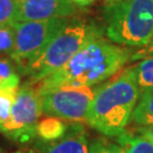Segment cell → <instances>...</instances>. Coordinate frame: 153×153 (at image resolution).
I'll return each mask as SVG.
<instances>
[{"label": "cell", "mask_w": 153, "mask_h": 153, "mask_svg": "<svg viewBox=\"0 0 153 153\" xmlns=\"http://www.w3.org/2000/svg\"><path fill=\"white\" fill-rule=\"evenodd\" d=\"M131 49L116 44L103 35L92 39L64 67L55 71L38 88L92 86L116 75L131 60Z\"/></svg>", "instance_id": "cell-1"}, {"label": "cell", "mask_w": 153, "mask_h": 153, "mask_svg": "<svg viewBox=\"0 0 153 153\" xmlns=\"http://www.w3.org/2000/svg\"><path fill=\"white\" fill-rule=\"evenodd\" d=\"M133 66L126 67L94 90L85 123L108 137H118L131 123L140 99Z\"/></svg>", "instance_id": "cell-2"}, {"label": "cell", "mask_w": 153, "mask_h": 153, "mask_svg": "<svg viewBox=\"0 0 153 153\" xmlns=\"http://www.w3.org/2000/svg\"><path fill=\"white\" fill-rule=\"evenodd\" d=\"M108 40L123 47L144 48L153 36V0L111 1L103 10Z\"/></svg>", "instance_id": "cell-3"}, {"label": "cell", "mask_w": 153, "mask_h": 153, "mask_svg": "<svg viewBox=\"0 0 153 153\" xmlns=\"http://www.w3.org/2000/svg\"><path fill=\"white\" fill-rule=\"evenodd\" d=\"M103 35V30L95 23L84 19H71L65 30L60 32L23 73L27 76L26 85H34L71 60L84 44L92 39Z\"/></svg>", "instance_id": "cell-4"}, {"label": "cell", "mask_w": 153, "mask_h": 153, "mask_svg": "<svg viewBox=\"0 0 153 153\" xmlns=\"http://www.w3.org/2000/svg\"><path fill=\"white\" fill-rule=\"evenodd\" d=\"M71 18L15 23V42L10 53L18 71L25 69L43 52L56 36L69 24Z\"/></svg>", "instance_id": "cell-5"}, {"label": "cell", "mask_w": 153, "mask_h": 153, "mask_svg": "<svg viewBox=\"0 0 153 153\" xmlns=\"http://www.w3.org/2000/svg\"><path fill=\"white\" fill-rule=\"evenodd\" d=\"M35 90L41 101L42 112L71 123H85L90 105L94 98L91 86H55Z\"/></svg>", "instance_id": "cell-6"}, {"label": "cell", "mask_w": 153, "mask_h": 153, "mask_svg": "<svg viewBox=\"0 0 153 153\" xmlns=\"http://www.w3.org/2000/svg\"><path fill=\"white\" fill-rule=\"evenodd\" d=\"M42 114L35 88L24 84L17 91L9 120L0 128V131L14 142H31L36 137V125Z\"/></svg>", "instance_id": "cell-7"}, {"label": "cell", "mask_w": 153, "mask_h": 153, "mask_svg": "<svg viewBox=\"0 0 153 153\" xmlns=\"http://www.w3.org/2000/svg\"><path fill=\"white\" fill-rule=\"evenodd\" d=\"M14 23L38 22L55 18H71L75 14L71 0H15Z\"/></svg>", "instance_id": "cell-8"}, {"label": "cell", "mask_w": 153, "mask_h": 153, "mask_svg": "<svg viewBox=\"0 0 153 153\" xmlns=\"http://www.w3.org/2000/svg\"><path fill=\"white\" fill-rule=\"evenodd\" d=\"M88 135L81 123H71L65 136L53 142H42L39 140L36 150L39 153H90Z\"/></svg>", "instance_id": "cell-9"}, {"label": "cell", "mask_w": 153, "mask_h": 153, "mask_svg": "<svg viewBox=\"0 0 153 153\" xmlns=\"http://www.w3.org/2000/svg\"><path fill=\"white\" fill-rule=\"evenodd\" d=\"M68 125L69 124H66L60 118L48 116L42 120H39L36 125V137L42 142L57 141L65 136Z\"/></svg>", "instance_id": "cell-10"}, {"label": "cell", "mask_w": 153, "mask_h": 153, "mask_svg": "<svg viewBox=\"0 0 153 153\" xmlns=\"http://www.w3.org/2000/svg\"><path fill=\"white\" fill-rule=\"evenodd\" d=\"M136 127L153 125V91L142 93L131 118Z\"/></svg>", "instance_id": "cell-11"}, {"label": "cell", "mask_w": 153, "mask_h": 153, "mask_svg": "<svg viewBox=\"0 0 153 153\" xmlns=\"http://www.w3.org/2000/svg\"><path fill=\"white\" fill-rule=\"evenodd\" d=\"M117 138L125 153H153V143L137 133L126 131Z\"/></svg>", "instance_id": "cell-12"}, {"label": "cell", "mask_w": 153, "mask_h": 153, "mask_svg": "<svg viewBox=\"0 0 153 153\" xmlns=\"http://www.w3.org/2000/svg\"><path fill=\"white\" fill-rule=\"evenodd\" d=\"M140 93L153 91V56L143 58L133 66Z\"/></svg>", "instance_id": "cell-13"}, {"label": "cell", "mask_w": 153, "mask_h": 153, "mask_svg": "<svg viewBox=\"0 0 153 153\" xmlns=\"http://www.w3.org/2000/svg\"><path fill=\"white\" fill-rule=\"evenodd\" d=\"M17 66L10 60L0 58V90H18L21 75Z\"/></svg>", "instance_id": "cell-14"}, {"label": "cell", "mask_w": 153, "mask_h": 153, "mask_svg": "<svg viewBox=\"0 0 153 153\" xmlns=\"http://www.w3.org/2000/svg\"><path fill=\"white\" fill-rule=\"evenodd\" d=\"M17 91L16 90H0V128L10 118L11 108L15 102Z\"/></svg>", "instance_id": "cell-15"}, {"label": "cell", "mask_w": 153, "mask_h": 153, "mask_svg": "<svg viewBox=\"0 0 153 153\" xmlns=\"http://www.w3.org/2000/svg\"><path fill=\"white\" fill-rule=\"evenodd\" d=\"M15 42V23L0 25V56L10 55Z\"/></svg>", "instance_id": "cell-16"}, {"label": "cell", "mask_w": 153, "mask_h": 153, "mask_svg": "<svg viewBox=\"0 0 153 153\" xmlns=\"http://www.w3.org/2000/svg\"><path fill=\"white\" fill-rule=\"evenodd\" d=\"M90 153H125V150L120 144L105 138H98L91 142Z\"/></svg>", "instance_id": "cell-17"}, {"label": "cell", "mask_w": 153, "mask_h": 153, "mask_svg": "<svg viewBox=\"0 0 153 153\" xmlns=\"http://www.w3.org/2000/svg\"><path fill=\"white\" fill-rule=\"evenodd\" d=\"M16 15L15 0H0V25L14 23Z\"/></svg>", "instance_id": "cell-18"}, {"label": "cell", "mask_w": 153, "mask_h": 153, "mask_svg": "<svg viewBox=\"0 0 153 153\" xmlns=\"http://www.w3.org/2000/svg\"><path fill=\"white\" fill-rule=\"evenodd\" d=\"M153 56V36L151 39V41L149 42L148 45H145L144 48H141L140 50H137L136 52H134L131 55V60H137V59H143L146 57H151Z\"/></svg>", "instance_id": "cell-19"}, {"label": "cell", "mask_w": 153, "mask_h": 153, "mask_svg": "<svg viewBox=\"0 0 153 153\" xmlns=\"http://www.w3.org/2000/svg\"><path fill=\"white\" fill-rule=\"evenodd\" d=\"M135 133L140 134V135H142V136H144L145 138H148L149 141H151V142L153 143V125L136 127Z\"/></svg>", "instance_id": "cell-20"}, {"label": "cell", "mask_w": 153, "mask_h": 153, "mask_svg": "<svg viewBox=\"0 0 153 153\" xmlns=\"http://www.w3.org/2000/svg\"><path fill=\"white\" fill-rule=\"evenodd\" d=\"M95 0H71V2L74 5H77L79 7H85V6L91 5L92 2H94Z\"/></svg>", "instance_id": "cell-21"}, {"label": "cell", "mask_w": 153, "mask_h": 153, "mask_svg": "<svg viewBox=\"0 0 153 153\" xmlns=\"http://www.w3.org/2000/svg\"><path fill=\"white\" fill-rule=\"evenodd\" d=\"M13 153H35L33 150H27V151H16V152H13Z\"/></svg>", "instance_id": "cell-22"}, {"label": "cell", "mask_w": 153, "mask_h": 153, "mask_svg": "<svg viewBox=\"0 0 153 153\" xmlns=\"http://www.w3.org/2000/svg\"><path fill=\"white\" fill-rule=\"evenodd\" d=\"M109 1H118V0H109Z\"/></svg>", "instance_id": "cell-23"}]
</instances>
